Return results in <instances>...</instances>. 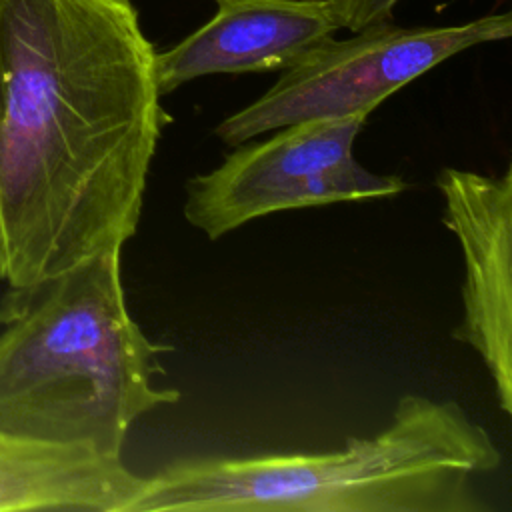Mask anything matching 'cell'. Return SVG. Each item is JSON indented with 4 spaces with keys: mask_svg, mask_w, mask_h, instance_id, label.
Segmentation results:
<instances>
[{
    "mask_svg": "<svg viewBox=\"0 0 512 512\" xmlns=\"http://www.w3.org/2000/svg\"><path fill=\"white\" fill-rule=\"evenodd\" d=\"M132 0H0V278L32 288L136 234L170 122Z\"/></svg>",
    "mask_w": 512,
    "mask_h": 512,
    "instance_id": "6da1fadb",
    "label": "cell"
},
{
    "mask_svg": "<svg viewBox=\"0 0 512 512\" xmlns=\"http://www.w3.org/2000/svg\"><path fill=\"white\" fill-rule=\"evenodd\" d=\"M500 464L458 402L404 394L384 430L340 450L170 462L126 512H490L476 482Z\"/></svg>",
    "mask_w": 512,
    "mask_h": 512,
    "instance_id": "7a4b0ae2",
    "label": "cell"
},
{
    "mask_svg": "<svg viewBox=\"0 0 512 512\" xmlns=\"http://www.w3.org/2000/svg\"><path fill=\"white\" fill-rule=\"evenodd\" d=\"M108 250L0 302V440L122 456L132 424L180 400L156 388L160 354L130 316Z\"/></svg>",
    "mask_w": 512,
    "mask_h": 512,
    "instance_id": "3957f363",
    "label": "cell"
},
{
    "mask_svg": "<svg viewBox=\"0 0 512 512\" xmlns=\"http://www.w3.org/2000/svg\"><path fill=\"white\" fill-rule=\"evenodd\" d=\"M510 34L512 14L496 12L446 26H396L390 20L344 40L332 36L284 68L260 98L224 118L214 132L226 146H238L306 120L370 114L444 60Z\"/></svg>",
    "mask_w": 512,
    "mask_h": 512,
    "instance_id": "277c9868",
    "label": "cell"
},
{
    "mask_svg": "<svg viewBox=\"0 0 512 512\" xmlns=\"http://www.w3.org/2000/svg\"><path fill=\"white\" fill-rule=\"evenodd\" d=\"M366 120L368 114L306 120L232 146L220 166L186 182V222L218 240L266 214L406 192L404 178L370 172L354 158Z\"/></svg>",
    "mask_w": 512,
    "mask_h": 512,
    "instance_id": "5b68a950",
    "label": "cell"
},
{
    "mask_svg": "<svg viewBox=\"0 0 512 512\" xmlns=\"http://www.w3.org/2000/svg\"><path fill=\"white\" fill-rule=\"evenodd\" d=\"M434 182L464 256L462 320L452 338L478 352L500 410L512 414V166L500 176L442 168Z\"/></svg>",
    "mask_w": 512,
    "mask_h": 512,
    "instance_id": "8992f818",
    "label": "cell"
},
{
    "mask_svg": "<svg viewBox=\"0 0 512 512\" xmlns=\"http://www.w3.org/2000/svg\"><path fill=\"white\" fill-rule=\"evenodd\" d=\"M214 2L208 22L154 54L160 96L202 76L284 70L340 30L332 0Z\"/></svg>",
    "mask_w": 512,
    "mask_h": 512,
    "instance_id": "52a82bcc",
    "label": "cell"
},
{
    "mask_svg": "<svg viewBox=\"0 0 512 512\" xmlns=\"http://www.w3.org/2000/svg\"><path fill=\"white\" fill-rule=\"evenodd\" d=\"M140 482L122 456L0 440V512H126Z\"/></svg>",
    "mask_w": 512,
    "mask_h": 512,
    "instance_id": "ba28073f",
    "label": "cell"
},
{
    "mask_svg": "<svg viewBox=\"0 0 512 512\" xmlns=\"http://www.w3.org/2000/svg\"><path fill=\"white\" fill-rule=\"evenodd\" d=\"M398 2L400 0H332L340 28L350 32L390 22Z\"/></svg>",
    "mask_w": 512,
    "mask_h": 512,
    "instance_id": "9c48e42d",
    "label": "cell"
}]
</instances>
